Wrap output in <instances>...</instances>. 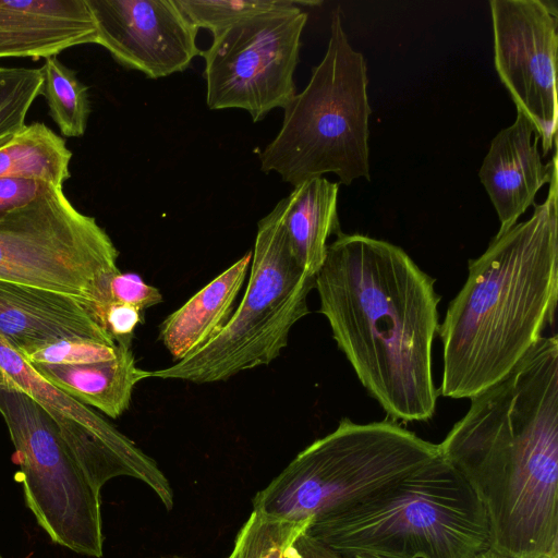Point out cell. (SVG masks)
<instances>
[{
  "label": "cell",
  "mask_w": 558,
  "mask_h": 558,
  "mask_svg": "<svg viewBox=\"0 0 558 558\" xmlns=\"http://www.w3.org/2000/svg\"><path fill=\"white\" fill-rule=\"evenodd\" d=\"M470 400L438 448L482 504L489 547L508 558H558L557 335Z\"/></svg>",
  "instance_id": "obj_1"
},
{
  "label": "cell",
  "mask_w": 558,
  "mask_h": 558,
  "mask_svg": "<svg viewBox=\"0 0 558 558\" xmlns=\"http://www.w3.org/2000/svg\"><path fill=\"white\" fill-rule=\"evenodd\" d=\"M435 279L399 246L339 233L315 276L319 312L359 380L392 421H427L438 398Z\"/></svg>",
  "instance_id": "obj_2"
},
{
  "label": "cell",
  "mask_w": 558,
  "mask_h": 558,
  "mask_svg": "<svg viewBox=\"0 0 558 558\" xmlns=\"http://www.w3.org/2000/svg\"><path fill=\"white\" fill-rule=\"evenodd\" d=\"M558 168L534 213L497 233L469 260L468 278L439 326V393L470 399L504 377L555 322L558 296Z\"/></svg>",
  "instance_id": "obj_3"
},
{
  "label": "cell",
  "mask_w": 558,
  "mask_h": 558,
  "mask_svg": "<svg viewBox=\"0 0 558 558\" xmlns=\"http://www.w3.org/2000/svg\"><path fill=\"white\" fill-rule=\"evenodd\" d=\"M305 533L344 558H473L490 546L482 504L441 454Z\"/></svg>",
  "instance_id": "obj_4"
},
{
  "label": "cell",
  "mask_w": 558,
  "mask_h": 558,
  "mask_svg": "<svg viewBox=\"0 0 558 558\" xmlns=\"http://www.w3.org/2000/svg\"><path fill=\"white\" fill-rule=\"evenodd\" d=\"M367 84L365 59L350 45L337 9L324 58L283 108L278 134L259 154L262 171H275L293 186L326 173L344 185L369 181Z\"/></svg>",
  "instance_id": "obj_5"
},
{
  "label": "cell",
  "mask_w": 558,
  "mask_h": 558,
  "mask_svg": "<svg viewBox=\"0 0 558 558\" xmlns=\"http://www.w3.org/2000/svg\"><path fill=\"white\" fill-rule=\"evenodd\" d=\"M438 445L390 418L343 417L253 498V510L290 521H317L372 495L439 456ZM308 523V524H310Z\"/></svg>",
  "instance_id": "obj_6"
},
{
  "label": "cell",
  "mask_w": 558,
  "mask_h": 558,
  "mask_svg": "<svg viewBox=\"0 0 558 558\" xmlns=\"http://www.w3.org/2000/svg\"><path fill=\"white\" fill-rule=\"evenodd\" d=\"M244 295L223 329L207 344L172 365L146 371L147 378L210 384L268 365L288 344L290 330L310 313L315 276L293 256L276 207L257 223Z\"/></svg>",
  "instance_id": "obj_7"
},
{
  "label": "cell",
  "mask_w": 558,
  "mask_h": 558,
  "mask_svg": "<svg viewBox=\"0 0 558 558\" xmlns=\"http://www.w3.org/2000/svg\"><path fill=\"white\" fill-rule=\"evenodd\" d=\"M119 252L92 216L63 187H47L29 203L0 215V280L89 300L102 310L119 272ZM104 318V317H102Z\"/></svg>",
  "instance_id": "obj_8"
},
{
  "label": "cell",
  "mask_w": 558,
  "mask_h": 558,
  "mask_svg": "<svg viewBox=\"0 0 558 558\" xmlns=\"http://www.w3.org/2000/svg\"><path fill=\"white\" fill-rule=\"evenodd\" d=\"M3 416L20 466L26 506L51 541L100 558V490L62 440L50 415L10 378L0 385Z\"/></svg>",
  "instance_id": "obj_9"
},
{
  "label": "cell",
  "mask_w": 558,
  "mask_h": 558,
  "mask_svg": "<svg viewBox=\"0 0 558 558\" xmlns=\"http://www.w3.org/2000/svg\"><path fill=\"white\" fill-rule=\"evenodd\" d=\"M307 13L300 5L277 8L214 35L202 51L209 109L246 110L254 122L284 108L296 94L294 71Z\"/></svg>",
  "instance_id": "obj_10"
},
{
  "label": "cell",
  "mask_w": 558,
  "mask_h": 558,
  "mask_svg": "<svg viewBox=\"0 0 558 558\" xmlns=\"http://www.w3.org/2000/svg\"><path fill=\"white\" fill-rule=\"evenodd\" d=\"M494 64L517 111L527 118L543 156L556 144L557 4L547 0L489 1Z\"/></svg>",
  "instance_id": "obj_11"
},
{
  "label": "cell",
  "mask_w": 558,
  "mask_h": 558,
  "mask_svg": "<svg viewBox=\"0 0 558 558\" xmlns=\"http://www.w3.org/2000/svg\"><path fill=\"white\" fill-rule=\"evenodd\" d=\"M96 44L128 69L160 78L184 71L202 53L198 28L174 0H86Z\"/></svg>",
  "instance_id": "obj_12"
},
{
  "label": "cell",
  "mask_w": 558,
  "mask_h": 558,
  "mask_svg": "<svg viewBox=\"0 0 558 558\" xmlns=\"http://www.w3.org/2000/svg\"><path fill=\"white\" fill-rule=\"evenodd\" d=\"M0 338L22 356L68 339L117 344L96 303L3 280H0Z\"/></svg>",
  "instance_id": "obj_13"
},
{
  "label": "cell",
  "mask_w": 558,
  "mask_h": 558,
  "mask_svg": "<svg viewBox=\"0 0 558 558\" xmlns=\"http://www.w3.org/2000/svg\"><path fill=\"white\" fill-rule=\"evenodd\" d=\"M532 123L521 112L490 143L478 178L498 215L500 228L497 233L517 223L558 168L556 148L551 160L544 163Z\"/></svg>",
  "instance_id": "obj_14"
},
{
  "label": "cell",
  "mask_w": 558,
  "mask_h": 558,
  "mask_svg": "<svg viewBox=\"0 0 558 558\" xmlns=\"http://www.w3.org/2000/svg\"><path fill=\"white\" fill-rule=\"evenodd\" d=\"M96 40L86 0H0V59H47Z\"/></svg>",
  "instance_id": "obj_15"
},
{
  "label": "cell",
  "mask_w": 558,
  "mask_h": 558,
  "mask_svg": "<svg viewBox=\"0 0 558 558\" xmlns=\"http://www.w3.org/2000/svg\"><path fill=\"white\" fill-rule=\"evenodd\" d=\"M251 259L247 252L161 323L159 339L175 361L203 348L227 325Z\"/></svg>",
  "instance_id": "obj_16"
},
{
  "label": "cell",
  "mask_w": 558,
  "mask_h": 558,
  "mask_svg": "<svg viewBox=\"0 0 558 558\" xmlns=\"http://www.w3.org/2000/svg\"><path fill=\"white\" fill-rule=\"evenodd\" d=\"M339 184L324 177L294 186L281 201V219L289 245L300 266L316 276L326 253L327 240L341 233L338 213Z\"/></svg>",
  "instance_id": "obj_17"
},
{
  "label": "cell",
  "mask_w": 558,
  "mask_h": 558,
  "mask_svg": "<svg viewBox=\"0 0 558 558\" xmlns=\"http://www.w3.org/2000/svg\"><path fill=\"white\" fill-rule=\"evenodd\" d=\"M119 345V353L112 360L75 365H31L80 402L117 418L128 410L137 383L146 379V371L136 366L131 347Z\"/></svg>",
  "instance_id": "obj_18"
},
{
  "label": "cell",
  "mask_w": 558,
  "mask_h": 558,
  "mask_svg": "<svg viewBox=\"0 0 558 558\" xmlns=\"http://www.w3.org/2000/svg\"><path fill=\"white\" fill-rule=\"evenodd\" d=\"M71 158L65 141L50 128L26 124L0 147V179L26 178L63 187L71 177Z\"/></svg>",
  "instance_id": "obj_19"
},
{
  "label": "cell",
  "mask_w": 558,
  "mask_h": 558,
  "mask_svg": "<svg viewBox=\"0 0 558 558\" xmlns=\"http://www.w3.org/2000/svg\"><path fill=\"white\" fill-rule=\"evenodd\" d=\"M40 72L49 116L64 136H83L90 113L88 87L57 57L47 58Z\"/></svg>",
  "instance_id": "obj_20"
},
{
  "label": "cell",
  "mask_w": 558,
  "mask_h": 558,
  "mask_svg": "<svg viewBox=\"0 0 558 558\" xmlns=\"http://www.w3.org/2000/svg\"><path fill=\"white\" fill-rule=\"evenodd\" d=\"M308 521H290L253 510L239 531L228 558H286Z\"/></svg>",
  "instance_id": "obj_21"
},
{
  "label": "cell",
  "mask_w": 558,
  "mask_h": 558,
  "mask_svg": "<svg viewBox=\"0 0 558 558\" xmlns=\"http://www.w3.org/2000/svg\"><path fill=\"white\" fill-rule=\"evenodd\" d=\"M41 88L40 69L0 66V147L26 125L27 113Z\"/></svg>",
  "instance_id": "obj_22"
},
{
  "label": "cell",
  "mask_w": 558,
  "mask_h": 558,
  "mask_svg": "<svg viewBox=\"0 0 558 558\" xmlns=\"http://www.w3.org/2000/svg\"><path fill=\"white\" fill-rule=\"evenodd\" d=\"M186 17L213 36L254 15L288 5H318L303 0H174Z\"/></svg>",
  "instance_id": "obj_23"
},
{
  "label": "cell",
  "mask_w": 558,
  "mask_h": 558,
  "mask_svg": "<svg viewBox=\"0 0 558 558\" xmlns=\"http://www.w3.org/2000/svg\"><path fill=\"white\" fill-rule=\"evenodd\" d=\"M119 350V344L68 339L39 348L23 357L29 364L75 365L112 360L117 357Z\"/></svg>",
  "instance_id": "obj_24"
},
{
  "label": "cell",
  "mask_w": 558,
  "mask_h": 558,
  "mask_svg": "<svg viewBox=\"0 0 558 558\" xmlns=\"http://www.w3.org/2000/svg\"><path fill=\"white\" fill-rule=\"evenodd\" d=\"M110 302L122 303L143 312L162 302L160 291L147 284L137 274L117 272L109 282Z\"/></svg>",
  "instance_id": "obj_25"
},
{
  "label": "cell",
  "mask_w": 558,
  "mask_h": 558,
  "mask_svg": "<svg viewBox=\"0 0 558 558\" xmlns=\"http://www.w3.org/2000/svg\"><path fill=\"white\" fill-rule=\"evenodd\" d=\"M102 317L116 343L131 347L136 327L144 322V312L131 305L110 302L106 305Z\"/></svg>",
  "instance_id": "obj_26"
},
{
  "label": "cell",
  "mask_w": 558,
  "mask_h": 558,
  "mask_svg": "<svg viewBox=\"0 0 558 558\" xmlns=\"http://www.w3.org/2000/svg\"><path fill=\"white\" fill-rule=\"evenodd\" d=\"M48 183L26 178L0 179V215L21 207L37 197Z\"/></svg>",
  "instance_id": "obj_27"
},
{
  "label": "cell",
  "mask_w": 558,
  "mask_h": 558,
  "mask_svg": "<svg viewBox=\"0 0 558 558\" xmlns=\"http://www.w3.org/2000/svg\"><path fill=\"white\" fill-rule=\"evenodd\" d=\"M286 558H344L305 533L288 548Z\"/></svg>",
  "instance_id": "obj_28"
},
{
  "label": "cell",
  "mask_w": 558,
  "mask_h": 558,
  "mask_svg": "<svg viewBox=\"0 0 558 558\" xmlns=\"http://www.w3.org/2000/svg\"><path fill=\"white\" fill-rule=\"evenodd\" d=\"M473 558H508V557L502 556L501 554L495 551L494 549H492L489 547L485 550L480 551Z\"/></svg>",
  "instance_id": "obj_29"
},
{
  "label": "cell",
  "mask_w": 558,
  "mask_h": 558,
  "mask_svg": "<svg viewBox=\"0 0 558 558\" xmlns=\"http://www.w3.org/2000/svg\"><path fill=\"white\" fill-rule=\"evenodd\" d=\"M354 558H392V557L371 555V554H363V555H357Z\"/></svg>",
  "instance_id": "obj_30"
},
{
  "label": "cell",
  "mask_w": 558,
  "mask_h": 558,
  "mask_svg": "<svg viewBox=\"0 0 558 558\" xmlns=\"http://www.w3.org/2000/svg\"><path fill=\"white\" fill-rule=\"evenodd\" d=\"M9 379V377L7 376V374L0 368V385L7 383Z\"/></svg>",
  "instance_id": "obj_31"
},
{
  "label": "cell",
  "mask_w": 558,
  "mask_h": 558,
  "mask_svg": "<svg viewBox=\"0 0 558 558\" xmlns=\"http://www.w3.org/2000/svg\"><path fill=\"white\" fill-rule=\"evenodd\" d=\"M0 558H2L1 555H0Z\"/></svg>",
  "instance_id": "obj_32"
}]
</instances>
